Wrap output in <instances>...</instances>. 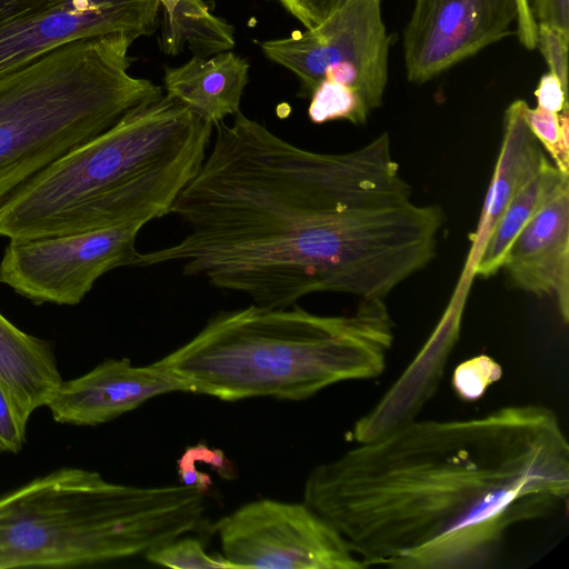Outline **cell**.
I'll return each mask as SVG.
<instances>
[{"label": "cell", "mask_w": 569, "mask_h": 569, "mask_svg": "<svg viewBox=\"0 0 569 569\" xmlns=\"http://www.w3.org/2000/svg\"><path fill=\"white\" fill-rule=\"evenodd\" d=\"M171 213L187 228L132 267L177 264L263 308L317 292L385 299L436 256L445 216L412 200L387 132L343 153L298 147L237 112Z\"/></svg>", "instance_id": "1"}, {"label": "cell", "mask_w": 569, "mask_h": 569, "mask_svg": "<svg viewBox=\"0 0 569 569\" xmlns=\"http://www.w3.org/2000/svg\"><path fill=\"white\" fill-rule=\"evenodd\" d=\"M568 498L569 442L537 403L416 418L316 466L303 487L366 568H486L512 529Z\"/></svg>", "instance_id": "2"}, {"label": "cell", "mask_w": 569, "mask_h": 569, "mask_svg": "<svg viewBox=\"0 0 569 569\" xmlns=\"http://www.w3.org/2000/svg\"><path fill=\"white\" fill-rule=\"evenodd\" d=\"M213 126L162 94L43 168L0 204V237L28 240L147 224L171 213Z\"/></svg>", "instance_id": "3"}, {"label": "cell", "mask_w": 569, "mask_h": 569, "mask_svg": "<svg viewBox=\"0 0 569 569\" xmlns=\"http://www.w3.org/2000/svg\"><path fill=\"white\" fill-rule=\"evenodd\" d=\"M393 339V321L382 298L361 299L351 313L338 316L297 305L271 309L251 303L217 313L157 362L187 392L223 401H296L339 382L379 377Z\"/></svg>", "instance_id": "4"}, {"label": "cell", "mask_w": 569, "mask_h": 569, "mask_svg": "<svg viewBox=\"0 0 569 569\" xmlns=\"http://www.w3.org/2000/svg\"><path fill=\"white\" fill-rule=\"evenodd\" d=\"M203 493L109 482L62 468L0 497V569L97 565L198 530Z\"/></svg>", "instance_id": "5"}, {"label": "cell", "mask_w": 569, "mask_h": 569, "mask_svg": "<svg viewBox=\"0 0 569 569\" xmlns=\"http://www.w3.org/2000/svg\"><path fill=\"white\" fill-rule=\"evenodd\" d=\"M134 34L83 38L0 78V204L51 162L102 133L161 87L128 71Z\"/></svg>", "instance_id": "6"}, {"label": "cell", "mask_w": 569, "mask_h": 569, "mask_svg": "<svg viewBox=\"0 0 569 569\" xmlns=\"http://www.w3.org/2000/svg\"><path fill=\"white\" fill-rule=\"evenodd\" d=\"M381 0H346L305 32L260 42L263 54L300 81V96L331 93L366 119L381 106L388 81L390 37Z\"/></svg>", "instance_id": "7"}, {"label": "cell", "mask_w": 569, "mask_h": 569, "mask_svg": "<svg viewBox=\"0 0 569 569\" xmlns=\"http://www.w3.org/2000/svg\"><path fill=\"white\" fill-rule=\"evenodd\" d=\"M131 222L70 234L10 240L0 261V283L32 303L76 306L104 273L132 267L143 228Z\"/></svg>", "instance_id": "8"}, {"label": "cell", "mask_w": 569, "mask_h": 569, "mask_svg": "<svg viewBox=\"0 0 569 569\" xmlns=\"http://www.w3.org/2000/svg\"><path fill=\"white\" fill-rule=\"evenodd\" d=\"M214 529L222 556L237 569L366 568L338 530L303 501H250Z\"/></svg>", "instance_id": "9"}, {"label": "cell", "mask_w": 569, "mask_h": 569, "mask_svg": "<svg viewBox=\"0 0 569 569\" xmlns=\"http://www.w3.org/2000/svg\"><path fill=\"white\" fill-rule=\"evenodd\" d=\"M160 0H0V78L68 42L159 23Z\"/></svg>", "instance_id": "10"}, {"label": "cell", "mask_w": 569, "mask_h": 569, "mask_svg": "<svg viewBox=\"0 0 569 569\" xmlns=\"http://www.w3.org/2000/svg\"><path fill=\"white\" fill-rule=\"evenodd\" d=\"M517 0H415L403 33L410 82H426L483 48L517 23Z\"/></svg>", "instance_id": "11"}, {"label": "cell", "mask_w": 569, "mask_h": 569, "mask_svg": "<svg viewBox=\"0 0 569 569\" xmlns=\"http://www.w3.org/2000/svg\"><path fill=\"white\" fill-rule=\"evenodd\" d=\"M170 392L187 391L157 361L133 366L128 358L108 359L76 379L62 381L46 407L59 423L93 427Z\"/></svg>", "instance_id": "12"}, {"label": "cell", "mask_w": 569, "mask_h": 569, "mask_svg": "<svg viewBox=\"0 0 569 569\" xmlns=\"http://www.w3.org/2000/svg\"><path fill=\"white\" fill-rule=\"evenodd\" d=\"M511 282L539 297L557 299L569 319V184L550 199L509 246L502 266Z\"/></svg>", "instance_id": "13"}, {"label": "cell", "mask_w": 569, "mask_h": 569, "mask_svg": "<svg viewBox=\"0 0 569 569\" xmlns=\"http://www.w3.org/2000/svg\"><path fill=\"white\" fill-rule=\"evenodd\" d=\"M465 299L466 292L457 290L419 353L373 408L356 421L353 441H369L417 418L437 390L458 340Z\"/></svg>", "instance_id": "14"}, {"label": "cell", "mask_w": 569, "mask_h": 569, "mask_svg": "<svg viewBox=\"0 0 569 569\" xmlns=\"http://www.w3.org/2000/svg\"><path fill=\"white\" fill-rule=\"evenodd\" d=\"M527 107L526 101L516 100L505 112L501 149L477 230L471 238L465 277L472 278L477 257L507 204L549 161L526 121Z\"/></svg>", "instance_id": "15"}, {"label": "cell", "mask_w": 569, "mask_h": 569, "mask_svg": "<svg viewBox=\"0 0 569 569\" xmlns=\"http://www.w3.org/2000/svg\"><path fill=\"white\" fill-rule=\"evenodd\" d=\"M249 63L231 51L209 58L193 56L180 67L164 68L166 94L212 124L240 111Z\"/></svg>", "instance_id": "16"}, {"label": "cell", "mask_w": 569, "mask_h": 569, "mask_svg": "<svg viewBox=\"0 0 569 569\" xmlns=\"http://www.w3.org/2000/svg\"><path fill=\"white\" fill-rule=\"evenodd\" d=\"M0 380L30 418L62 383L52 346L28 335L0 312Z\"/></svg>", "instance_id": "17"}, {"label": "cell", "mask_w": 569, "mask_h": 569, "mask_svg": "<svg viewBox=\"0 0 569 569\" xmlns=\"http://www.w3.org/2000/svg\"><path fill=\"white\" fill-rule=\"evenodd\" d=\"M159 47L167 56L190 50L196 57L230 51L234 44V28L214 16L202 0H171L160 6Z\"/></svg>", "instance_id": "18"}, {"label": "cell", "mask_w": 569, "mask_h": 569, "mask_svg": "<svg viewBox=\"0 0 569 569\" xmlns=\"http://www.w3.org/2000/svg\"><path fill=\"white\" fill-rule=\"evenodd\" d=\"M569 174L548 161L507 204L488 234L472 267V277L488 278L501 269L505 254L521 229L563 187Z\"/></svg>", "instance_id": "19"}, {"label": "cell", "mask_w": 569, "mask_h": 569, "mask_svg": "<svg viewBox=\"0 0 569 569\" xmlns=\"http://www.w3.org/2000/svg\"><path fill=\"white\" fill-rule=\"evenodd\" d=\"M525 117L533 136L551 156L553 164L561 172L569 174L568 106L560 113L528 106Z\"/></svg>", "instance_id": "20"}, {"label": "cell", "mask_w": 569, "mask_h": 569, "mask_svg": "<svg viewBox=\"0 0 569 569\" xmlns=\"http://www.w3.org/2000/svg\"><path fill=\"white\" fill-rule=\"evenodd\" d=\"M181 537L170 539L148 550L144 553L147 560L158 566L176 569H237L222 555L210 556L207 553L200 540Z\"/></svg>", "instance_id": "21"}, {"label": "cell", "mask_w": 569, "mask_h": 569, "mask_svg": "<svg viewBox=\"0 0 569 569\" xmlns=\"http://www.w3.org/2000/svg\"><path fill=\"white\" fill-rule=\"evenodd\" d=\"M501 376V366L491 357L480 355L458 365L451 383L461 400L472 402L480 399Z\"/></svg>", "instance_id": "22"}, {"label": "cell", "mask_w": 569, "mask_h": 569, "mask_svg": "<svg viewBox=\"0 0 569 569\" xmlns=\"http://www.w3.org/2000/svg\"><path fill=\"white\" fill-rule=\"evenodd\" d=\"M29 418L0 380V451L18 453L26 441Z\"/></svg>", "instance_id": "23"}, {"label": "cell", "mask_w": 569, "mask_h": 569, "mask_svg": "<svg viewBox=\"0 0 569 569\" xmlns=\"http://www.w3.org/2000/svg\"><path fill=\"white\" fill-rule=\"evenodd\" d=\"M568 43L569 34L555 29L553 27L537 22V46L539 47L548 67L568 89Z\"/></svg>", "instance_id": "24"}, {"label": "cell", "mask_w": 569, "mask_h": 569, "mask_svg": "<svg viewBox=\"0 0 569 569\" xmlns=\"http://www.w3.org/2000/svg\"><path fill=\"white\" fill-rule=\"evenodd\" d=\"M280 3L293 18L300 21L307 29L320 24L346 0H272Z\"/></svg>", "instance_id": "25"}, {"label": "cell", "mask_w": 569, "mask_h": 569, "mask_svg": "<svg viewBox=\"0 0 569 569\" xmlns=\"http://www.w3.org/2000/svg\"><path fill=\"white\" fill-rule=\"evenodd\" d=\"M535 20L569 34V0H532Z\"/></svg>", "instance_id": "26"}, {"label": "cell", "mask_w": 569, "mask_h": 569, "mask_svg": "<svg viewBox=\"0 0 569 569\" xmlns=\"http://www.w3.org/2000/svg\"><path fill=\"white\" fill-rule=\"evenodd\" d=\"M535 96L537 98V107L548 111L560 113L568 106L567 90L551 72L540 78Z\"/></svg>", "instance_id": "27"}, {"label": "cell", "mask_w": 569, "mask_h": 569, "mask_svg": "<svg viewBox=\"0 0 569 569\" xmlns=\"http://www.w3.org/2000/svg\"><path fill=\"white\" fill-rule=\"evenodd\" d=\"M518 2H519L520 6H526L528 0H518Z\"/></svg>", "instance_id": "28"}]
</instances>
